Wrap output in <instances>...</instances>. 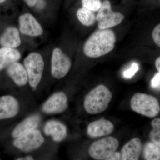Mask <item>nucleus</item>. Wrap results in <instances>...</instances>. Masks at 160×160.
Instances as JSON below:
<instances>
[{"mask_svg": "<svg viewBox=\"0 0 160 160\" xmlns=\"http://www.w3.org/2000/svg\"><path fill=\"white\" fill-rule=\"evenodd\" d=\"M152 129L149 132V136L152 142L160 147V118H157L151 122Z\"/></svg>", "mask_w": 160, "mask_h": 160, "instance_id": "obj_21", "label": "nucleus"}, {"mask_svg": "<svg viewBox=\"0 0 160 160\" xmlns=\"http://www.w3.org/2000/svg\"><path fill=\"white\" fill-rule=\"evenodd\" d=\"M6 1H7V0H0V3H4Z\"/></svg>", "mask_w": 160, "mask_h": 160, "instance_id": "obj_31", "label": "nucleus"}, {"mask_svg": "<svg viewBox=\"0 0 160 160\" xmlns=\"http://www.w3.org/2000/svg\"><path fill=\"white\" fill-rule=\"evenodd\" d=\"M119 145V142L116 138L107 137L92 143L88 152L93 159L106 160L116 151Z\"/></svg>", "mask_w": 160, "mask_h": 160, "instance_id": "obj_5", "label": "nucleus"}, {"mask_svg": "<svg viewBox=\"0 0 160 160\" xmlns=\"http://www.w3.org/2000/svg\"><path fill=\"white\" fill-rule=\"evenodd\" d=\"M72 66L71 60L59 48L52 50L51 57V72L55 78L60 79L68 74Z\"/></svg>", "mask_w": 160, "mask_h": 160, "instance_id": "obj_7", "label": "nucleus"}, {"mask_svg": "<svg viewBox=\"0 0 160 160\" xmlns=\"http://www.w3.org/2000/svg\"><path fill=\"white\" fill-rule=\"evenodd\" d=\"M155 65L158 72H160V57L156 60Z\"/></svg>", "mask_w": 160, "mask_h": 160, "instance_id": "obj_28", "label": "nucleus"}, {"mask_svg": "<svg viewBox=\"0 0 160 160\" xmlns=\"http://www.w3.org/2000/svg\"><path fill=\"white\" fill-rule=\"evenodd\" d=\"M139 68V65L137 63H133L130 68L124 72L123 76L126 78H131L138 71Z\"/></svg>", "mask_w": 160, "mask_h": 160, "instance_id": "obj_23", "label": "nucleus"}, {"mask_svg": "<svg viewBox=\"0 0 160 160\" xmlns=\"http://www.w3.org/2000/svg\"><path fill=\"white\" fill-rule=\"evenodd\" d=\"M142 149V144L141 140L134 138L123 146L121 152V160H138Z\"/></svg>", "mask_w": 160, "mask_h": 160, "instance_id": "obj_15", "label": "nucleus"}, {"mask_svg": "<svg viewBox=\"0 0 160 160\" xmlns=\"http://www.w3.org/2000/svg\"><path fill=\"white\" fill-rule=\"evenodd\" d=\"M124 18L122 13L112 11L111 3L108 0H105L102 3L96 15L99 29H110L119 25Z\"/></svg>", "mask_w": 160, "mask_h": 160, "instance_id": "obj_6", "label": "nucleus"}, {"mask_svg": "<svg viewBox=\"0 0 160 160\" xmlns=\"http://www.w3.org/2000/svg\"><path fill=\"white\" fill-rule=\"evenodd\" d=\"M19 103L11 95L0 97V120L14 118L19 111Z\"/></svg>", "mask_w": 160, "mask_h": 160, "instance_id": "obj_11", "label": "nucleus"}, {"mask_svg": "<svg viewBox=\"0 0 160 160\" xmlns=\"http://www.w3.org/2000/svg\"><path fill=\"white\" fill-rule=\"evenodd\" d=\"M37 4H38V7L39 8H42L43 6H45V3H44V1H43V0H38L36 5Z\"/></svg>", "mask_w": 160, "mask_h": 160, "instance_id": "obj_30", "label": "nucleus"}, {"mask_svg": "<svg viewBox=\"0 0 160 160\" xmlns=\"http://www.w3.org/2000/svg\"><path fill=\"white\" fill-rule=\"evenodd\" d=\"M19 26V31L24 35L35 37L42 35L44 32L41 24L30 13H24L20 16Z\"/></svg>", "mask_w": 160, "mask_h": 160, "instance_id": "obj_10", "label": "nucleus"}, {"mask_svg": "<svg viewBox=\"0 0 160 160\" xmlns=\"http://www.w3.org/2000/svg\"><path fill=\"white\" fill-rule=\"evenodd\" d=\"M44 142L45 139L41 132L34 129L15 138L13 144L21 151L28 152L38 149Z\"/></svg>", "mask_w": 160, "mask_h": 160, "instance_id": "obj_8", "label": "nucleus"}, {"mask_svg": "<svg viewBox=\"0 0 160 160\" xmlns=\"http://www.w3.org/2000/svg\"><path fill=\"white\" fill-rule=\"evenodd\" d=\"M21 58L19 51L16 49L2 47L0 48V71Z\"/></svg>", "mask_w": 160, "mask_h": 160, "instance_id": "obj_18", "label": "nucleus"}, {"mask_svg": "<svg viewBox=\"0 0 160 160\" xmlns=\"http://www.w3.org/2000/svg\"><path fill=\"white\" fill-rule=\"evenodd\" d=\"M153 42L160 48V24L155 27L152 32Z\"/></svg>", "mask_w": 160, "mask_h": 160, "instance_id": "obj_24", "label": "nucleus"}, {"mask_svg": "<svg viewBox=\"0 0 160 160\" xmlns=\"http://www.w3.org/2000/svg\"><path fill=\"white\" fill-rule=\"evenodd\" d=\"M116 41V37L112 30L99 29L86 40L83 46V52L88 58L101 57L113 50Z\"/></svg>", "mask_w": 160, "mask_h": 160, "instance_id": "obj_1", "label": "nucleus"}, {"mask_svg": "<svg viewBox=\"0 0 160 160\" xmlns=\"http://www.w3.org/2000/svg\"><path fill=\"white\" fill-rule=\"evenodd\" d=\"M151 85L152 88L160 90V72L155 75L151 80Z\"/></svg>", "mask_w": 160, "mask_h": 160, "instance_id": "obj_25", "label": "nucleus"}, {"mask_svg": "<svg viewBox=\"0 0 160 160\" xmlns=\"http://www.w3.org/2000/svg\"><path fill=\"white\" fill-rule=\"evenodd\" d=\"M114 129V125L110 121L101 119L89 123L87 126V133L91 138L101 137L111 134Z\"/></svg>", "mask_w": 160, "mask_h": 160, "instance_id": "obj_12", "label": "nucleus"}, {"mask_svg": "<svg viewBox=\"0 0 160 160\" xmlns=\"http://www.w3.org/2000/svg\"><path fill=\"white\" fill-rule=\"evenodd\" d=\"M21 43L19 31L13 26L6 28L0 37V46L2 47L16 49L21 45Z\"/></svg>", "mask_w": 160, "mask_h": 160, "instance_id": "obj_16", "label": "nucleus"}, {"mask_svg": "<svg viewBox=\"0 0 160 160\" xmlns=\"http://www.w3.org/2000/svg\"><path fill=\"white\" fill-rule=\"evenodd\" d=\"M121 160V152H115L112 155L106 160Z\"/></svg>", "mask_w": 160, "mask_h": 160, "instance_id": "obj_26", "label": "nucleus"}, {"mask_svg": "<svg viewBox=\"0 0 160 160\" xmlns=\"http://www.w3.org/2000/svg\"><path fill=\"white\" fill-rule=\"evenodd\" d=\"M45 134L51 136L53 141L60 142L66 138L67 135V127L62 123L55 120L47 122L44 129Z\"/></svg>", "mask_w": 160, "mask_h": 160, "instance_id": "obj_13", "label": "nucleus"}, {"mask_svg": "<svg viewBox=\"0 0 160 160\" xmlns=\"http://www.w3.org/2000/svg\"><path fill=\"white\" fill-rule=\"evenodd\" d=\"M7 73L15 84L18 86H25L29 82L28 74L25 66L18 62L7 67Z\"/></svg>", "mask_w": 160, "mask_h": 160, "instance_id": "obj_14", "label": "nucleus"}, {"mask_svg": "<svg viewBox=\"0 0 160 160\" xmlns=\"http://www.w3.org/2000/svg\"><path fill=\"white\" fill-rule=\"evenodd\" d=\"M143 156L146 160H160V147L152 142L145 144L143 148Z\"/></svg>", "mask_w": 160, "mask_h": 160, "instance_id": "obj_20", "label": "nucleus"}, {"mask_svg": "<svg viewBox=\"0 0 160 160\" xmlns=\"http://www.w3.org/2000/svg\"><path fill=\"white\" fill-rule=\"evenodd\" d=\"M41 121V117L38 114L28 117L15 127L12 132V136L15 138L36 129L39 125Z\"/></svg>", "mask_w": 160, "mask_h": 160, "instance_id": "obj_17", "label": "nucleus"}, {"mask_svg": "<svg viewBox=\"0 0 160 160\" xmlns=\"http://www.w3.org/2000/svg\"><path fill=\"white\" fill-rule=\"evenodd\" d=\"M17 160H34V158L32 157V156L29 155L27 156L24 157H22L18 158L16 159Z\"/></svg>", "mask_w": 160, "mask_h": 160, "instance_id": "obj_29", "label": "nucleus"}, {"mask_svg": "<svg viewBox=\"0 0 160 160\" xmlns=\"http://www.w3.org/2000/svg\"><path fill=\"white\" fill-rule=\"evenodd\" d=\"M112 97L111 92L106 86L98 85L86 95L83 103L84 109L89 114L101 113L107 109Z\"/></svg>", "mask_w": 160, "mask_h": 160, "instance_id": "obj_2", "label": "nucleus"}, {"mask_svg": "<svg viewBox=\"0 0 160 160\" xmlns=\"http://www.w3.org/2000/svg\"><path fill=\"white\" fill-rule=\"evenodd\" d=\"M29 7H33L36 5L38 0H23Z\"/></svg>", "mask_w": 160, "mask_h": 160, "instance_id": "obj_27", "label": "nucleus"}, {"mask_svg": "<svg viewBox=\"0 0 160 160\" xmlns=\"http://www.w3.org/2000/svg\"><path fill=\"white\" fill-rule=\"evenodd\" d=\"M68 99L63 92L52 94L43 104L42 110L47 114H58L66 111L68 108Z\"/></svg>", "mask_w": 160, "mask_h": 160, "instance_id": "obj_9", "label": "nucleus"}, {"mask_svg": "<svg viewBox=\"0 0 160 160\" xmlns=\"http://www.w3.org/2000/svg\"><path fill=\"white\" fill-rule=\"evenodd\" d=\"M102 3V0H82L83 7L95 12L98 11Z\"/></svg>", "mask_w": 160, "mask_h": 160, "instance_id": "obj_22", "label": "nucleus"}, {"mask_svg": "<svg viewBox=\"0 0 160 160\" xmlns=\"http://www.w3.org/2000/svg\"><path fill=\"white\" fill-rule=\"evenodd\" d=\"M78 21L83 26H90L94 25L97 21L96 15L95 12L82 7L78 9L76 13Z\"/></svg>", "mask_w": 160, "mask_h": 160, "instance_id": "obj_19", "label": "nucleus"}, {"mask_svg": "<svg viewBox=\"0 0 160 160\" xmlns=\"http://www.w3.org/2000/svg\"><path fill=\"white\" fill-rule=\"evenodd\" d=\"M24 66L28 74L29 85L32 88H37L42 80L45 67L42 57L38 52H31L24 59Z\"/></svg>", "mask_w": 160, "mask_h": 160, "instance_id": "obj_4", "label": "nucleus"}, {"mask_svg": "<svg viewBox=\"0 0 160 160\" xmlns=\"http://www.w3.org/2000/svg\"><path fill=\"white\" fill-rule=\"evenodd\" d=\"M130 106L132 111L148 118L155 117L160 112L157 98L146 93H135L130 101Z\"/></svg>", "mask_w": 160, "mask_h": 160, "instance_id": "obj_3", "label": "nucleus"}]
</instances>
